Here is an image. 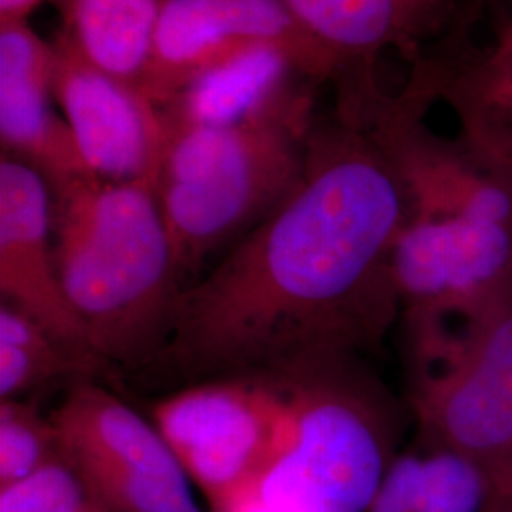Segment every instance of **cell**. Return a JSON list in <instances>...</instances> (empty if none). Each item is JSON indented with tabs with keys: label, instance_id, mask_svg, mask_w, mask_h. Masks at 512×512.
I'll return each mask as SVG.
<instances>
[{
	"label": "cell",
	"instance_id": "obj_1",
	"mask_svg": "<svg viewBox=\"0 0 512 512\" xmlns=\"http://www.w3.org/2000/svg\"><path fill=\"white\" fill-rule=\"evenodd\" d=\"M408 209L368 129L315 124L298 183L184 287L152 365L184 378L289 376L378 348L403 313L393 253Z\"/></svg>",
	"mask_w": 512,
	"mask_h": 512
},
{
	"label": "cell",
	"instance_id": "obj_2",
	"mask_svg": "<svg viewBox=\"0 0 512 512\" xmlns=\"http://www.w3.org/2000/svg\"><path fill=\"white\" fill-rule=\"evenodd\" d=\"M380 143L408 192L393 270L410 329H473L512 294V165L403 114Z\"/></svg>",
	"mask_w": 512,
	"mask_h": 512
},
{
	"label": "cell",
	"instance_id": "obj_3",
	"mask_svg": "<svg viewBox=\"0 0 512 512\" xmlns=\"http://www.w3.org/2000/svg\"><path fill=\"white\" fill-rule=\"evenodd\" d=\"M54 198L57 270L110 366H150L184 283L154 186L88 177Z\"/></svg>",
	"mask_w": 512,
	"mask_h": 512
},
{
	"label": "cell",
	"instance_id": "obj_4",
	"mask_svg": "<svg viewBox=\"0 0 512 512\" xmlns=\"http://www.w3.org/2000/svg\"><path fill=\"white\" fill-rule=\"evenodd\" d=\"M357 357L275 376L287 395L285 429L274 458L245 484L266 511L370 509L393 463L399 414Z\"/></svg>",
	"mask_w": 512,
	"mask_h": 512
},
{
	"label": "cell",
	"instance_id": "obj_5",
	"mask_svg": "<svg viewBox=\"0 0 512 512\" xmlns=\"http://www.w3.org/2000/svg\"><path fill=\"white\" fill-rule=\"evenodd\" d=\"M164 124V152L152 186L184 283L289 196L302 175L310 133L283 126Z\"/></svg>",
	"mask_w": 512,
	"mask_h": 512
},
{
	"label": "cell",
	"instance_id": "obj_6",
	"mask_svg": "<svg viewBox=\"0 0 512 512\" xmlns=\"http://www.w3.org/2000/svg\"><path fill=\"white\" fill-rule=\"evenodd\" d=\"M412 403L431 448L473 461L512 497V294L459 348L414 366Z\"/></svg>",
	"mask_w": 512,
	"mask_h": 512
},
{
	"label": "cell",
	"instance_id": "obj_7",
	"mask_svg": "<svg viewBox=\"0 0 512 512\" xmlns=\"http://www.w3.org/2000/svg\"><path fill=\"white\" fill-rule=\"evenodd\" d=\"M285 421L287 395L275 376L188 385L154 406V425L213 503L262 473Z\"/></svg>",
	"mask_w": 512,
	"mask_h": 512
},
{
	"label": "cell",
	"instance_id": "obj_8",
	"mask_svg": "<svg viewBox=\"0 0 512 512\" xmlns=\"http://www.w3.org/2000/svg\"><path fill=\"white\" fill-rule=\"evenodd\" d=\"M52 421L61 458L118 511L202 512L160 429L105 387L74 385Z\"/></svg>",
	"mask_w": 512,
	"mask_h": 512
},
{
	"label": "cell",
	"instance_id": "obj_9",
	"mask_svg": "<svg viewBox=\"0 0 512 512\" xmlns=\"http://www.w3.org/2000/svg\"><path fill=\"white\" fill-rule=\"evenodd\" d=\"M338 71V116L361 122L384 95L376 63L385 52L420 59L431 40L471 14L469 0H281Z\"/></svg>",
	"mask_w": 512,
	"mask_h": 512
},
{
	"label": "cell",
	"instance_id": "obj_10",
	"mask_svg": "<svg viewBox=\"0 0 512 512\" xmlns=\"http://www.w3.org/2000/svg\"><path fill=\"white\" fill-rule=\"evenodd\" d=\"M54 97L93 177L154 184L164 152V116L141 86L95 67L57 35Z\"/></svg>",
	"mask_w": 512,
	"mask_h": 512
},
{
	"label": "cell",
	"instance_id": "obj_11",
	"mask_svg": "<svg viewBox=\"0 0 512 512\" xmlns=\"http://www.w3.org/2000/svg\"><path fill=\"white\" fill-rule=\"evenodd\" d=\"M0 293L2 302L37 321L95 374L109 368L59 277L52 190L33 167L6 156L0 162Z\"/></svg>",
	"mask_w": 512,
	"mask_h": 512
},
{
	"label": "cell",
	"instance_id": "obj_12",
	"mask_svg": "<svg viewBox=\"0 0 512 512\" xmlns=\"http://www.w3.org/2000/svg\"><path fill=\"white\" fill-rule=\"evenodd\" d=\"M315 88L293 55L270 44H249L205 67L160 109L171 124L283 126L310 133Z\"/></svg>",
	"mask_w": 512,
	"mask_h": 512
},
{
	"label": "cell",
	"instance_id": "obj_13",
	"mask_svg": "<svg viewBox=\"0 0 512 512\" xmlns=\"http://www.w3.org/2000/svg\"><path fill=\"white\" fill-rule=\"evenodd\" d=\"M54 103V44L27 21L0 23L2 156L33 167L52 194L93 177Z\"/></svg>",
	"mask_w": 512,
	"mask_h": 512
},
{
	"label": "cell",
	"instance_id": "obj_14",
	"mask_svg": "<svg viewBox=\"0 0 512 512\" xmlns=\"http://www.w3.org/2000/svg\"><path fill=\"white\" fill-rule=\"evenodd\" d=\"M437 61L439 97L456 112L461 137L486 158L512 165V18L488 48Z\"/></svg>",
	"mask_w": 512,
	"mask_h": 512
},
{
	"label": "cell",
	"instance_id": "obj_15",
	"mask_svg": "<svg viewBox=\"0 0 512 512\" xmlns=\"http://www.w3.org/2000/svg\"><path fill=\"white\" fill-rule=\"evenodd\" d=\"M63 31L95 67L143 88L164 0H54Z\"/></svg>",
	"mask_w": 512,
	"mask_h": 512
},
{
	"label": "cell",
	"instance_id": "obj_16",
	"mask_svg": "<svg viewBox=\"0 0 512 512\" xmlns=\"http://www.w3.org/2000/svg\"><path fill=\"white\" fill-rule=\"evenodd\" d=\"M249 46L203 0H164L152 38L143 92L164 107L220 57Z\"/></svg>",
	"mask_w": 512,
	"mask_h": 512
},
{
	"label": "cell",
	"instance_id": "obj_17",
	"mask_svg": "<svg viewBox=\"0 0 512 512\" xmlns=\"http://www.w3.org/2000/svg\"><path fill=\"white\" fill-rule=\"evenodd\" d=\"M95 374L73 351L29 315L2 302L0 306V397L2 401L48 384L61 376Z\"/></svg>",
	"mask_w": 512,
	"mask_h": 512
},
{
	"label": "cell",
	"instance_id": "obj_18",
	"mask_svg": "<svg viewBox=\"0 0 512 512\" xmlns=\"http://www.w3.org/2000/svg\"><path fill=\"white\" fill-rule=\"evenodd\" d=\"M232 33L247 44H270L293 55L300 69L321 86L338 82V71L291 16L281 0H203Z\"/></svg>",
	"mask_w": 512,
	"mask_h": 512
},
{
	"label": "cell",
	"instance_id": "obj_19",
	"mask_svg": "<svg viewBox=\"0 0 512 512\" xmlns=\"http://www.w3.org/2000/svg\"><path fill=\"white\" fill-rule=\"evenodd\" d=\"M494 497L490 478L473 461L440 448L420 456L414 512H486Z\"/></svg>",
	"mask_w": 512,
	"mask_h": 512
},
{
	"label": "cell",
	"instance_id": "obj_20",
	"mask_svg": "<svg viewBox=\"0 0 512 512\" xmlns=\"http://www.w3.org/2000/svg\"><path fill=\"white\" fill-rule=\"evenodd\" d=\"M61 458V444L52 418L18 399L0 404V482L14 484L46 463Z\"/></svg>",
	"mask_w": 512,
	"mask_h": 512
},
{
	"label": "cell",
	"instance_id": "obj_21",
	"mask_svg": "<svg viewBox=\"0 0 512 512\" xmlns=\"http://www.w3.org/2000/svg\"><path fill=\"white\" fill-rule=\"evenodd\" d=\"M90 497L73 465L57 458L33 475L2 486L0 512H93Z\"/></svg>",
	"mask_w": 512,
	"mask_h": 512
},
{
	"label": "cell",
	"instance_id": "obj_22",
	"mask_svg": "<svg viewBox=\"0 0 512 512\" xmlns=\"http://www.w3.org/2000/svg\"><path fill=\"white\" fill-rule=\"evenodd\" d=\"M44 0H0V23L27 21Z\"/></svg>",
	"mask_w": 512,
	"mask_h": 512
},
{
	"label": "cell",
	"instance_id": "obj_23",
	"mask_svg": "<svg viewBox=\"0 0 512 512\" xmlns=\"http://www.w3.org/2000/svg\"><path fill=\"white\" fill-rule=\"evenodd\" d=\"M486 512H512V497L495 494Z\"/></svg>",
	"mask_w": 512,
	"mask_h": 512
}]
</instances>
